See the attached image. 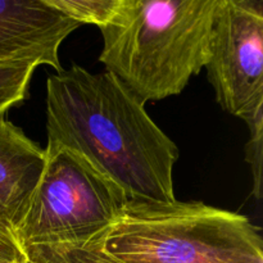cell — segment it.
Masks as SVG:
<instances>
[{"mask_svg":"<svg viewBox=\"0 0 263 263\" xmlns=\"http://www.w3.org/2000/svg\"><path fill=\"white\" fill-rule=\"evenodd\" d=\"M46 149H67L115 182L128 199L171 203L176 144L115 74L81 66L46 81Z\"/></svg>","mask_w":263,"mask_h":263,"instance_id":"obj_1","label":"cell"},{"mask_svg":"<svg viewBox=\"0 0 263 263\" xmlns=\"http://www.w3.org/2000/svg\"><path fill=\"white\" fill-rule=\"evenodd\" d=\"M218 0H122L99 61L141 102L181 94L208 58Z\"/></svg>","mask_w":263,"mask_h":263,"instance_id":"obj_2","label":"cell"},{"mask_svg":"<svg viewBox=\"0 0 263 263\" xmlns=\"http://www.w3.org/2000/svg\"><path fill=\"white\" fill-rule=\"evenodd\" d=\"M103 248L122 263H263L259 229L203 202L128 199Z\"/></svg>","mask_w":263,"mask_h":263,"instance_id":"obj_3","label":"cell"},{"mask_svg":"<svg viewBox=\"0 0 263 263\" xmlns=\"http://www.w3.org/2000/svg\"><path fill=\"white\" fill-rule=\"evenodd\" d=\"M43 175L14 230L21 248L99 240L120 220L125 193L79 154L45 149Z\"/></svg>","mask_w":263,"mask_h":263,"instance_id":"obj_4","label":"cell"},{"mask_svg":"<svg viewBox=\"0 0 263 263\" xmlns=\"http://www.w3.org/2000/svg\"><path fill=\"white\" fill-rule=\"evenodd\" d=\"M204 67L222 109L248 126L263 117L262 0H218Z\"/></svg>","mask_w":263,"mask_h":263,"instance_id":"obj_5","label":"cell"},{"mask_svg":"<svg viewBox=\"0 0 263 263\" xmlns=\"http://www.w3.org/2000/svg\"><path fill=\"white\" fill-rule=\"evenodd\" d=\"M80 26L45 0H0V63L36 61L61 72L59 48Z\"/></svg>","mask_w":263,"mask_h":263,"instance_id":"obj_6","label":"cell"},{"mask_svg":"<svg viewBox=\"0 0 263 263\" xmlns=\"http://www.w3.org/2000/svg\"><path fill=\"white\" fill-rule=\"evenodd\" d=\"M45 149L0 116V225L14 234L45 167Z\"/></svg>","mask_w":263,"mask_h":263,"instance_id":"obj_7","label":"cell"},{"mask_svg":"<svg viewBox=\"0 0 263 263\" xmlns=\"http://www.w3.org/2000/svg\"><path fill=\"white\" fill-rule=\"evenodd\" d=\"M103 239L85 244L28 247L23 249L25 263H122L104 251Z\"/></svg>","mask_w":263,"mask_h":263,"instance_id":"obj_8","label":"cell"},{"mask_svg":"<svg viewBox=\"0 0 263 263\" xmlns=\"http://www.w3.org/2000/svg\"><path fill=\"white\" fill-rule=\"evenodd\" d=\"M36 61H15L0 63V116L23 102L36 67Z\"/></svg>","mask_w":263,"mask_h":263,"instance_id":"obj_9","label":"cell"},{"mask_svg":"<svg viewBox=\"0 0 263 263\" xmlns=\"http://www.w3.org/2000/svg\"><path fill=\"white\" fill-rule=\"evenodd\" d=\"M46 4L74 22L103 28L117 13L122 0H45Z\"/></svg>","mask_w":263,"mask_h":263,"instance_id":"obj_10","label":"cell"},{"mask_svg":"<svg viewBox=\"0 0 263 263\" xmlns=\"http://www.w3.org/2000/svg\"><path fill=\"white\" fill-rule=\"evenodd\" d=\"M251 139L246 146V159L252 167L253 174V195L261 199L262 195V146H263V117L248 126Z\"/></svg>","mask_w":263,"mask_h":263,"instance_id":"obj_11","label":"cell"},{"mask_svg":"<svg viewBox=\"0 0 263 263\" xmlns=\"http://www.w3.org/2000/svg\"><path fill=\"white\" fill-rule=\"evenodd\" d=\"M26 256L14 234L0 225V263H25Z\"/></svg>","mask_w":263,"mask_h":263,"instance_id":"obj_12","label":"cell"}]
</instances>
